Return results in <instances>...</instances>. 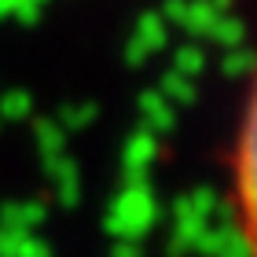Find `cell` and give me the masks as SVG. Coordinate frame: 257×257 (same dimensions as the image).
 I'll return each instance as SVG.
<instances>
[{"instance_id": "6da1fadb", "label": "cell", "mask_w": 257, "mask_h": 257, "mask_svg": "<svg viewBox=\"0 0 257 257\" xmlns=\"http://www.w3.org/2000/svg\"><path fill=\"white\" fill-rule=\"evenodd\" d=\"M231 206H235L242 246L250 257H257V63L239 110L235 144H231Z\"/></svg>"}]
</instances>
